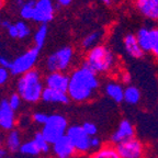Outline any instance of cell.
I'll use <instances>...</instances> for the list:
<instances>
[{
  "label": "cell",
  "mask_w": 158,
  "mask_h": 158,
  "mask_svg": "<svg viewBox=\"0 0 158 158\" xmlns=\"http://www.w3.org/2000/svg\"><path fill=\"white\" fill-rule=\"evenodd\" d=\"M100 87L99 77L94 70L82 64L69 75L67 94L75 102H86L94 96Z\"/></svg>",
  "instance_id": "obj_1"
},
{
  "label": "cell",
  "mask_w": 158,
  "mask_h": 158,
  "mask_svg": "<svg viewBox=\"0 0 158 158\" xmlns=\"http://www.w3.org/2000/svg\"><path fill=\"white\" fill-rule=\"evenodd\" d=\"M84 64L97 75H106L118 68V59L108 45L99 44L87 52Z\"/></svg>",
  "instance_id": "obj_2"
},
{
  "label": "cell",
  "mask_w": 158,
  "mask_h": 158,
  "mask_svg": "<svg viewBox=\"0 0 158 158\" xmlns=\"http://www.w3.org/2000/svg\"><path fill=\"white\" fill-rule=\"evenodd\" d=\"M43 90L44 89L40 80V74L34 69L22 75L18 81V94L27 102H37L40 99H42Z\"/></svg>",
  "instance_id": "obj_3"
},
{
  "label": "cell",
  "mask_w": 158,
  "mask_h": 158,
  "mask_svg": "<svg viewBox=\"0 0 158 158\" xmlns=\"http://www.w3.org/2000/svg\"><path fill=\"white\" fill-rule=\"evenodd\" d=\"M68 130V121L62 114H52L48 116L46 123L43 125L42 132L49 144H54L59 138L64 137Z\"/></svg>",
  "instance_id": "obj_4"
},
{
  "label": "cell",
  "mask_w": 158,
  "mask_h": 158,
  "mask_svg": "<svg viewBox=\"0 0 158 158\" xmlns=\"http://www.w3.org/2000/svg\"><path fill=\"white\" fill-rule=\"evenodd\" d=\"M74 59V49L70 46H64L49 55L46 60V67L51 73L66 72Z\"/></svg>",
  "instance_id": "obj_5"
},
{
  "label": "cell",
  "mask_w": 158,
  "mask_h": 158,
  "mask_svg": "<svg viewBox=\"0 0 158 158\" xmlns=\"http://www.w3.org/2000/svg\"><path fill=\"white\" fill-rule=\"evenodd\" d=\"M41 49L34 46L33 48L29 49L27 53L20 55L19 57L15 59L11 64L10 72L12 75H24L25 73L32 70V67L36 63L39 58V54Z\"/></svg>",
  "instance_id": "obj_6"
},
{
  "label": "cell",
  "mask_w": 158,
  "mask_h": 158,
  "mask_svg": "<svg viewBox=\"0 0 158 158\" xmlns=\"http://www.w3.org/2000/svg\"><path fill=\"white\" fill-rule=\"evenodd\" d=\"M66 136L70 139L77 153L86 154L89 151H91V147H90L91 137L85 132L81 125L69 126L68 130H67Z\"/></svg>",
  "instance_id": "obj_7"
},
{
  "label": "cell",
  "mask_w": 158,
  "mask_h": 158,
  "mask_svg": "<svg viewBox=\"0 0 158 158\" xmlns=\"http://www.w3.org/2000/svg\"><path fill=\"white\" fill-rule=\"evenodd\" d=\"M121 158H145L146 146L141 139L133 137L115 146Z\"/></svg>",
  "instance_id": "obj_8"
},
{
  "label": "cell",
  "mask_w": 158,
  "mask_h": 158,
  "mask_svg": "<svg viewBox=\"0 0 158 158\" xmlns=\"http://www.w3.org/2000/svg\"><path fill=\"white\" fill-rule=\"evenodd\" d=\"M133 137H135V127L133 123L127 118H123L120 121L115 131L110 136V144L116 146Z\"/></svg>",
  "instance_id": "obj_9"
},
{
  "label": "cell",
  "mask_w": 158,
  "mask_h": 158,
  "mask_svg": "<svg viewBox=\"0 0 158 158\" xmlns=\"http://www.w3.org/2000/svg\"><path fill=\"white\" fill-rule=\"evenodd\" d=\"M54 13L55 8L52 0H37L32 20L35 22L46 24L54 19Z\"/></svg>",
  "instance_id": "obj_10"
},
{
  "label": "cell",
  "mask_w": 158,
  "mask_h": 158,
  "mask_svg": "<svg viewBox=\"0 0 158 158\" xmlns=\"http://www.w3.org/2000/svg\"><path fill=\"white\" fill-rule=\"evenodd\" d=\"M134 7L144 19L158 22V0H134Z\"/></svg>",
  "instance_id": "obj_11"
},
{
  "label": "cell",
  "mask_w": 158,
  "mask_h": 158,
  "mask_svg": "<svg viewBox=\"0 0 158 158\" xmlns=\"http://www.w3.org/2000/svg\"><path fill=\"white\" fill-rule=\"evenodd\" d=\"M45 82H46V88L67 92L69 86V75L62 72L49 73V75L46 77Z\"/></svg>",
  "instance_id": "obj_12"
},
{
  "label": "cell",
  "mask_w": 158,
  "mask_h": 158,
  "mask_svg": "<svg viewBox=\"0 0 158 158\" xmlns=\"http://www.w3.org/2000/svg\"><path fill=\"white\" fill-rule=\"evenodd\" d=\"M53 152L57 158H72L77 151L66 135L53 144Z\"/></svg>",
  "instance_id": "obj_13"
},
{
  "label": "cell",
  "mask_w": 158,
  "mask_h": 158,
  "mask_svg": "<svg viewBox=\"0 0 158 158\" xmlns=\"http://www.w3.org/2000/svg\"><path fill=\"white\" fill-rule=\"evenodd\" d=\"M15 126V110L9 104L8 100L0 102V127L10 131Z\"/></svg>",
  "instance_id": "obj_14"
},
{
  "label": "cell",
  "mask_w": 158,
  "mask_h": 158,
  "mask_svg": "<svg viewBox=\"0 0 158 158\" xmlns=\"http://www.w3.org/2000/svg\"><path fill=\"white\" fill-rule=\"evenodd\" d=\"M123 46L126 54L130 57H132V58L139 59L145 54V52L141 48V46L138 44L136 35L133 34V33H127L123 37Z\"/></svg>",
  "instance_id": "obj_15"
},
{
  "label": "cell",
  "mask_w": 158,
  "mask_h": 158,
  "mask_svg": "<svg viewBox=\"0 0 158 158\" xmlns=\"http://www.w3.org/2000/svg\"><path fill=\"white\" fill-rule=\"evenodd\" d=\"M124 89L125 87L120 81L116 80H110L104 86V94L109 99L116 103H121L124 101Z\"/></svg>",
  "instance_id": "obj_16"
},
{
  "label": "cell",
  "mask_w": 158,
  "mask_h": 158,
  "mask_svg": "<svg viewBox=\"0 0 158 158\" xmlns=\"http://www.w3.org/2000/svg\"><path fill=\"white\" fill-rule=\"evenodd\" d=\"M42 100L48 103H60L67 104L70 100L67 92H62L51 88H44L42 94Z\"/></svg>",
  "instance_id": "obj_17"
},
{
  "label": "cell",
  "mask_w": 158,
  "mask_h": 158,
  "mask_svg": "<svg viewBox=\"0 0 158 158\" xmlns=\"http://www.w3.org/2000/svg\"><path fill=\"white\" fill-rule=\"evenodd\" d=\"M136 39L137 42L145 53H151L152 48V29L151 27H143L137 30L136 32Z\"/></svg>",
  "instance_id": "obj_18"
},
{
  "label": "cell",
  "mask_w": 158,
  "mask_h": 158,
  "mask_svg": "<svg viewBox=\"0 0 158 158\" xmlns=\"http://www.w3.org/2000/svg\"><path fill=\"white\" fill-rule=\"evenodd\" d=\"M89 158H121L118 149L112 144H104L98 151H94Z\"/></svg>",
  "instance_id": "obj_19"
},
{
  "label": "cell",
  "mask_w": 158,
  "mask_h": 158,
  "mask_svg": "<svg viewBox=\"0 0 158 158\" xmlns=\"http://www.w3.org/2000/svg\"><path fill=\"white\" fill-rule=\"evenodd\" d=\"M142 99L141 90L136 86L128 85L124 89V102H126L130 106H136L139 103Z\"/></svg>",
  "instance_id": "obj_20"
},
{
  "label": "cell",
  "mask_w": 158,
  "mask_h": 158,
  "mask_svg": "<svg viewBox=\"0 0 158 158\" xmlns=\"http://www.w3.org/2000/svg\"><path fill=\"white\" fill-rule=\"evenodd\" d=\"M102 36H103V32L102 31H94V32L89 33L88 35L84 37L81 42V46L84 49H91L94 46L99 45L98 43L101 41Z\"/></svg>",
  "instance_id": "obj_21"
},
{
  "label": "cell",
  "mask_w": 158,
  "mask_h": 158,
  "mask_svg": "<svg viewBox=\"0 0 158 158\" xmlns=\"http://www.w3.org/2000/svg\"><path fill=\"white\" fill-rule=\"evenodd\" d=\"M21 138L18 131H11L7 136V147L10 152L20 151L21 148Z\"/></svg>",
  "instance_id": "obj_22"
},
{
  "label": "cell",
  "mask_w": 158,
  "mask_h": 158,
  "mask_svg": "<svg viewBox=\"0 0 158 158\" xmlns=\"http://www.w3.org/2000/svg\"><path fill=\"white\" fill-rule=\"evenodd\" d=\"M47 32H48V29H47L46 24H42L36 31L35 36H34V41H35V46H36L37 48L41 49L44 46V43L47 37Z\"/></svg>",
  "instance_id": "obj_23"
},
{
  "label": "cell",
  "mask_w": 158,
  "mask_h": 158,
  "mask_svg": "<svg viewBox=\"0 0 158 158\" xmlns=\"http://www.w3.org/2000/svg\"><path fill=\"white\" fill-rule=\"evenodd\" d=\"M35 5H36V1H35V0H29L27 2H25L24 5H23V7L21 8V11H20L21 17L25 20L33 19Z\"/></svg>",
  "instance_id": "obj_24"
},
{
  "label": "cell",
  "mask_w": 158,
  "mask_h": 158,
  "mask_svg": "<svg viewBox=\"0 0 158 158\" xmlns=\"http://www.w3.org/2000/svg\"><path fill=\"white\" fill-rule=\"evenodd\" d=\"M20 152L22 154L30 155V156H37L41 153V151L39 149V147H37V145L35 144V142L33 139L23 143L21 145V148H20Z\"/></svg>",
  "instance_id": "obj_25"
},
{
  "label": "cell",
  "mask_w": 158,
  "mask_h": 158,
  "mask_svg": "<svg viewBox=\"0 0 158 158\" xmlns=\"http://www.w3.org/2000/svg\"><path fill=\"white\" fill-rule=\"evenodd\" d=\"M33 141L35 142V144L37 145L39 149L41 151V153H47V152L49 151V145H51V144L45 139V137L43 136V134L41 133V132L35 134Z\"/></svg>",
  "instance_id": "obj_26"
},
{
  "label": "cell",
  "mask_w": 158,
  "mask_h": 158,
  "mask_svg": "<svg viewBox=\"0 0 158 158\" xmlns=\"http://www.w3.org/2000/svg\"><path fill=\"white\" fill-rule=\"evenodd\" d=\"M151 53L158 59V27H152V48Z\"/></svg>",
  "instance_id": "obj_27"
},
{
  "label": "cell",
  "mask_w": 158,
  "mask_h": 158,
  "mask_svg": "<svg viewBox=\"0 0 158 158\" xmlns=\"http://www.w3.org/2000/svg\"><path fill=\"white\" fill-rule=\"evenodd\" d=\"M81 126L85 130V132H86L90 137L97 136V134H98V126H97L94 123H92V122H89V121L84 122V124H82Z\"/></svg>",
  "instance_id": "obj_28"
},
{
  "label": "cell",
  "mask_w": 158,
  "mask_h": 158,
  "mask_svg": "<svg viewBox=\"0 0 158 158\" xmlns=\"http://www.w3.org/2000/svg\"><path fill=\"white\" fill-rule=\"evenodd\" d=\"M15 27H17L18 31H19V39H24L30 34V27H27V24L25 22L19 21V22L15 23Z\"/></svg>",
  "instance_id": "obj_29"
},
{
  "label": "cell",
  "mask_w": 158,
  "mask_h": 158,
  "mask_svg": "<svg viewBox=\"0 0 158 158\" xmlns=\"http://www.w3.org/2000/svg\"><path fill=\"white\" fill-rule=\"evenodd\" d=\"M9 101V104H10V106L13 109V110H18L19 109V106H20V104H21V97H20V94H13L12 96L10 97V99L8 100Z\"/></svg>",
  "instance_id": "obj_30"
},
{
  "label": "cell",
  "mask_w": 158,
  "mask_h": 158,
  "mask_svg": "<svg viewBox=\"0 0 158 158\" xmlns=\"http://www.w3.org/2000/svg\"><path fill=\"white\" fill-rule=\"evenodd\" d=\"M102 146H103V144H102L101 138L99 137L98 135L91 137V139H90V147H91L92 151H98L99 148H101Z\"/></svg>",
  "instance_id": "obj_31"
},
{
  "label": "cell",
  "mask_w": 158,
  "mask_h": 158,
  "mask_svg": "<svg viewBox=\"0 0 158 158\" xmlns=\"http://www.w3.org/2000/svg\"><path fill=\"white\" fill-rule=\"evenodd\" d=\"M48 116L49 115H46V114L42 113V112H37V113H35L34 115H33V118H34V121L36 122V123L44 125L47 122V120H48Z\"/></svg>",
  "instance_id": "obj_32"
},
{
  "label": "cell",
  "mask_w": 158,
  "mask_h": 158,
  "mask_svg": "<svg viewBox=\"0 0 158 158\" xmlns=\"http://www.w3.org/2000/svg\"><path fill=\"white\" fill-rule=\"evenodd\" d=\"M120 80H121V84L125 85V86H128V85H131V81H132V77H131V74L128 72H122L120 74Z\"/></svg>",
  "instance_id": "obj_33"
},
{
  "label": "cell",
  "mask_w": 158,
  "mask_h": 158,
  "mask_svg": "<svg viewBox=\"0 0 158 158\" xmlns=\"http://www.w3.org/2000/svg\"><path fill=\"white\" fill-rule=\"evenodd\" d=\"M9 78V73L6 68L0 67V85H3Z\"/></svg>",
  "instance_id": "obj_34"
},
{
  "label": "cell",
  "mask_w": 158,
  "mask_h": 158,
  "mask_svg": "<svg viewBox=\"0 0 158 158\" xmlns=\"http://www.w3.org/2000/svg\"><path fill=\"white\" fill-rule=\"evenodd\" d=\"M11 64H12V62H9L6 57L0 56V67H2V68L6 69H10L11 68Z\"/></svg>",
  "instance_id": "obj_35"
},
{
  "label": "cell",
  "mask_w": 158,
  "mask_h": 158,
  "mask_svg": "<svg viewBox=\"0 0 158 158\" xmlns=\"http://www.w3.org/2000/svg\"><path fill=\"white\" fill-rule=\"evenodd\" d=\"M8 34H9L11 37H15H15H19V31H18L15 24H12L9 29H8Z\"/></svg>",
  "instance_id": "obj_36"
},
{
  "label": "cell",
  "mask_w": 158,
  "mask_h": 158,
  "mask_svg": "<svg viewBox=\"0 0 158 158\" xmlns=\"http://www.w3.org/2000/svg\"><path fill=\"white\" fill-rule=\"evenodd\" d=\"M57 2L62 7H67V6H69L73 2V0H57Z\"/></svg>",
  "instance_id": "obj_37"
},
{
  "label": "cell",
  "mask_w": 158,
  "mask_h": 158,
  "mask_svg": "<svg viewBox=\"0 0 158 158\" xmlns=\"http://www.w3.org/2000/svg\"><path fill=\"white\" fill-rule=\"evenodd\" d=\"M1 25H2L3 27H5V29H9L10 27H11V23H10V21H8V20H5V21H2V22H1Z\"/></svg>",
  "instance_id": "obj_38"
},
{
  "label": "cell",
  "mask_w": 158,
  "mask_h": 158,
  "mask_svg": "<svg viewBox=\"0 0 158 158\" xmlns=\"http://www.w3.org/2000/svg\"><path fill=\"white\" fill-rule=\"evenodd\" d=\"M6 157H7V151L0 148V158H6Z\"/></svg>",
  "instance_id": "obj_39"
},
{
  "label": "cell",
  "mask_w": 158,
  "mask_h": 158,
  "mask_svg": "<svg viewBox=\"0 0 158 158\" xmlns=\"http://www.w3.org/2000/svg\"><path fill=\"white\" fill-rule=\"evenodd\" d=\"M99 1H101V2L106 3V5H111V3L115 2L116 0H99Z\"/></svg>",
  "instance_id": "obj_40"
},
{
  "label": "cell",
  "mask_w": 158,
  "mask_h": 158,
  "mask_svg": "<svg viewBox=\"0 0 158 158\" xmlns=\"http://www.w3.org/2000/svg\"><path fill=\"white\" fill-rule=\"evenodd\" d=\"M1 7H2V1L0 0V9H1Z\"/></svg>",
  "instance_id": "obj_41"
},
{
  "label": "cell",
  "mask_w": 158,
  "mask_h": 158,
  "mask_svg": "<svg viewBox=\"0 0 158 158\" xmlns=\"http://www.w3.org/2000/svg\"><path fill=\"white\" fill-rule=\"evenodd\" d=\"M0 25H1V20H0Z\"/></svg>",
  "instance_id": "obj_42"
},
{
  "label": "cell",
  "mask_w": 158,
  "mask_h": 158,
  "mask_svg": "<svg viewBox=\"0 0 158 158\" xmlns=\"http://www.w3.org/2000/svg\"><path fill=\"white\" fill-rule=\"evenodd\" d=\"M0 145H1V139H0Z\"/></svg>",
  "instance_id": "obj_43"
}]
</instances>
